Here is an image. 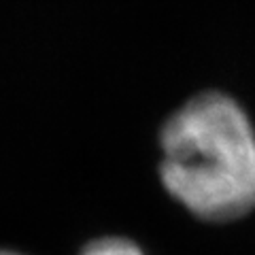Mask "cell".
I'll use <instances>...</instances> for the list:
<instances>
[{"instance_id": "cell-1", "label": "cell", "mask_w": 255, "mask_h": 255, "mask_svg": "<svg viewBox=\"0 0 255 255\" xmlns=\"http://www.w3.org/2000/svg\"><path fill=\"white\" fill-rule=\"evenodd\" d=\"M159 145L164 187L196 217L232 221L255 209V132L226 94L187 100L164 124Z\"/></svg>"}, {"instance_id": "cell-2", "label": "cell", "mask_w": 255, "mask_h": 255, "mask_svg": "<svg viewBox=\"0 0 255 255\" xmlns=\"http://www.w3.org/2000/svg\"><path fill=\"white\" fill-rule=\"evenodd\" d=\"M81 255H145L136 245L128 238L107 236L96 238L81 251Z\"/></svg>"}, {"instance_id": "cell-3", "label": "cell", "mask_w": 255, "mask_h": 255, "mask_svg": "<svg viewBox=\"0 0 255 255\" xmlns=\"http://www.w3.org/2000/svg\"><path fill=\"white\" fill-rule=\"evenodd\" d=\"M0 255H21V253H15V251H0Z\"/></svg>"}]
</instances>
